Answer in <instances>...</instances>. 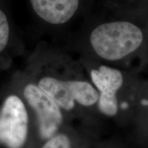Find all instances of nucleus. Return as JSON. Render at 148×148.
<instances>
[{"mask_svg": "<svg viewBox=\"0 0 148 148\" xmlns=\"http://www.w3.org/2000/svg\"><path fill=\"white\" fill-rule=\"evenodd\" d=\"M103 5L84 17L78 42L82 56L130 69L136 60L141 69L148 40L147 1L111 0Z\"/></svg>", "mask_w": 148, "mask_h": 148, "instance_id": "nucleus-1", "label": "nucleus"}, {"mask_svg": "<svg viewBox=\"0 0 148 148\" xmlns=\"http://www.w3.org/2000/svg\"><path fill=\"white\" fill-rule=\"evenodd\" d=\"M89 79L98 92L99 115L118 124H131L142 77L134 69H124L82 56Z\"/></svg>", "mask_w": 148, "mask_h": 148, "instance_id": "nucleus-2", "label": "nucleus"}, {"mask_svg": "<svg viewBox=\"0 0 148 148\" xmlns=\"http://www.w3.org/2000/svg\"><path fill=\"white\" fill-rule=\"evenodd\" d=\"M38 86L56 101L63 112H71L77 108H95L97 110L99 95L90 79L45 76L38 81Z\"/></svg>", "mask_w": 148, "mask_h": 148, "instance_id": "nucleus-3", "label": "nucleus"}, {"mask_svg": "<svg viewBox=\"0 0 148 148\" xmlns=\"http://www.w3.org/2000/svg\"><path fill=\"white\" fill-rule=\"evenodd\" d=\"M36 21L51 29H61L92 11L95 0H27Z\"/></svg>", "mask_w": 148, "mask_h": 148, "instance_id": "nucleus-4", "label": "nucleus"}, {"mask_svg": "<svg viewBox=\"0 0 148 148\" xmlns=\"http://www.w3.org/2000/svg\"><path fill=\"white\" fill-rule=\"evenodd\" d=\"M28 114L17 95L6 97L0 109V143L6 148H21L28 134Z\"/></svg>", "mask_w": 148, "mask_h": 148, "instance_id": "nucleus-5", "label": "nucleus"}, {"mask_svg": "<svg viewBox=\"0 0 148 148\" xmlns=\"http://www.w3.org/2000/svg\"><path fill=\"white\" fill-rule=\"evenodd\" d=\"M23 96L36 114L39 134L42 138L49 139L60 131L63 124V111L53 99L34 84L25 86Z\"/></svg>", "mask_w": 148, "mask_h": 148, "instance_id": "nucleus-6", "label": "nucleus"}, {"mask_svg": "<svg viewBox=\"0 0 148 148\" xmlns=\"http://www.w3.org/2000/svg\"><path fill=\"white\" fill-rule=\"evenodd\" d=\"M131 124L136 134L148 137V78L140 81Z\"/></svg>", "mask_w": 148, "mask_h": 148, "instance_id": "nucleus-7", "label": "nucleus"}, {"mask_svg": "<svg viewBox=\"0 0 148 148\" xmlns=\"http://www.w3.org/2000/svg\"><path fill=\"white\" fill-rule=\"evenodd\" d=\"M13 35L10 0H0V56L12 45Z\"/></svg>", "mask_w": 148, "mask_h": 148, "instance_id": "nucleus-8", "label": "nucleus"}, {"mask_svg": "<svg viewBox=\"0 0 148 148\" xmlns=\"http://www.w3.org/2000/svg\"><path fill=\"white\" fill-rule=\"evenodd\" d=\"M41 148H72V140L66 132L59 131L46 140Z\"/></svg>", "mask_w": 148, "mask_h": 148, "instance_id": "nucleus-9", "label": "nucleus"}, {"mask_svg": "<svg viewBox=\"0 0 148 148\" xmlns=\"http://www.w3.org/2000/svg\"><path fill=\"white\" fill-rule=\"evenodd\" d=\"M146 1H147V18H148V0H146ZM143 69H148V40L147 42V45H146L145 52H144L143 58H142V61H141V70Z\"/></svg>", "mask_w": 148, "mask_h": 148, "instance_id": "nucleus-10", "label": "nucleus"}]
</instances>
